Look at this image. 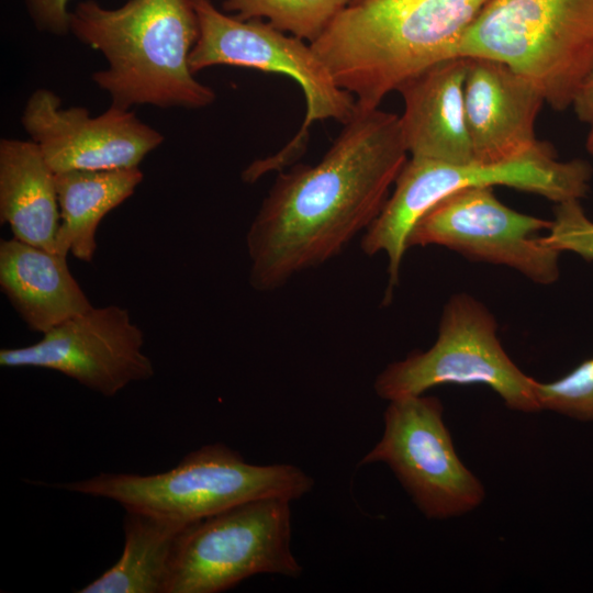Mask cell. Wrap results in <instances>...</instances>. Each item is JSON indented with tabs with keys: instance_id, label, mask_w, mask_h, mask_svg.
<instances>
[{
	"instance_id": "14",
	"label": "cell",
	"mask_w": 593,
	"mask_h": 593,
	"mask_svg": "<svg viewBox=\"0 0 593 593\" xmlns=\"http://www.w3.org/2000/svg\"><path fill=\"white\" fill-rule=\"evenodd\" d=\"M463 99L475 164L513 161L540 144L535 124L545 98L529 79L508 65L468 57Z\"/></svg>"
},
{
	"instance_id": "16",
	"label": "cell",
	"mask_w": 593,
	"mask_h": 593,
	"mask_svg": "<svg viewBox=\"0 0 593 593\" xmlns=\"http://www.w3.org/2000/svg\"><path fill=\"white\" fill-rule=\"evenodd\" d=\"M0 288L29 329L42 335L92 307L67 256L14 237L0 240Z\"/></svg>"
},
{
	"instance_id": "4",
	"label": "cell",
	"mask_w": 593,
	"mask_h": 593,
	"mask_svg": "<svg viewBox=\"0 0 593 593\" xmlns=\"http://www.w3.org/2000/svg\"><path fill=\"white\" fill-rule=\"evenodd\" d=\"M314 480L290 463L254 465L222 443L186 455L172 469L156 474L100 473L58 484L69 492L112 500L182 526L235 505L262 497L301 499Z\"/></svg>"
},
{
	"instance_id": "11",
	"label": "cell",
	"mask_w": 593,
	"mask_h": 593,
	"mask_svg": "<svg viewBox=\"0 0 593 593\" xmlns=\"http://www.w3.org/2000/svg\"><path fill=\"white\" fill-rule=\"evenodd\" d=\"M551 220L502 203L491 186L456 190L428 209L412 228L407 247L441 246L479 262L505 266L538 284L560 276V253L541 240Z\"/></svg>"
},
{
	"instance_id": "18",
	"label": "cell",
	"mask_w": 593,
	"mask_h": 593,
	"mask_svg": "<svg viewBox=\"0 0 593 593\" xmlns=\"http://www.w3.org/2000/svg\"><path fill=\"white\" fill-rule=\"evenodd\" d=\"M139 167L55 174L59 205L56 253L91 262L103 217L127 200L143 181Z\"/></svg>"
},
{
	"instance_id": "20",
	"label": "cell",
	"mask_w": 593,
	"mask_h": 593,
	"mask_svg": "<svg viewBox=\"0 0 593 593\" xmlns=\"http://www.w3.org/2000/svg\"><path fill=\"white\" fill-rule=\"evenodd\" d=\"M350 0H225L224 11L244 20L267 19L307 43L317 40Z\"/></svg>"
},
{
	"instance_id": "6",
	"label": "cell",
	"mask_w": 593,
	"mask_h": 593,
	"mask_svg": "<svg viewBox=\"0 0 593 593\" xmlns=\"http://www.w3.org/2000/svg\"><path fill=\"white\" fill-rule=\"evenodd\" d=\"M592 174L588 161H561L545 142L519 159L497 165H454L410 157L392 194L365 231L360 246L368 256L387 255L389 287L394 288L412 228L447 194L470 186H505L560 203L583 199L590 190Z\"/></svg>"
},
{
	"instance_id": "9",
	"label": "cell",
	"mask_w": 593,
	"mask_h": 593,
	"mask_svg": "<svg viewBox=\"0 0 593 593\" xmlns=\"http://www.w3.org/2000/svg\"><path fill=\"white\" fill-rule=\"evenodd\" d=\"M290 500H251L188 525L178 536L166 593H219L256 574L296 579Z\"/></svg>"
},
{
	"instance_id": "1",
	"label": "cell",
	"mask_w": 593,
	"mask_h": 593,
	"mask_svg": "<svg viewBox=\"0 0 593 593\" xmlns=\"http://www.w3.org/2000/svg\"><path fill=\"white\" fill-rule=\"evenodd\" d=\"M409 159L400 116L356 103L314 165L279 171L246 246L249 283L269 292L338 256L378 216Z\"/></svg>"
},
{
	"instance_id": "5",
	"label": "cell",
	"mask_w": 593,
	"mask_h": 593,
	"mask_svg": "<svg viewBox=\"0 0 593 593\" xmlns=\"http://www.w3.org/2000/svg\"><path fill=\"white\" fill-rule=\"evenodd\" d=\"M456 56L508 65L563 111L593 65V0H489Z\"/></svg>"
},
{
	"instance_id": "10",
	"label": "cell",
	"mask_w": 593,
	"mask_h": 593,
	"mask_svg": "<svg viewBox=\"0 0 593 593\" xmlns=\"http://www.w3.org/2000/svg\"><path fill=\"white\" fill-rule=\"evenodd\" d=\"M436 396L389 401L380 440L359 465L385 463L429 519H448L477 508L484 500L481 481L458 457Z\"/></svg>"
},
{
	"instance_id": "25",
	"label": "cell",
	"mask_w": 593,
	"mask_h": 593,
	"mask_svg": "<svg viewBox=\"0 0 593 593\" xmlns=\"http://www.w3.org/2000/svg\"><path fill=\"white\" fill-rule=\"evenodd\" d=\"M586 149L589 150V153L593 157V123L591 124V130H590L589 135H588Z\"/></svg>"
},
{
	"instance_id": "22",
	"label": "cell",
	"mask_w": 593,
	"mask_h": 593,
	"mask_svg": "<svg viewBox=\"0 0 593 593\" xmlns=\"http://www.w3.org/2000/svg\"><path fill=\"white\" fill-rule=\"evenodd\" d=\"M541 240L560 254L569 251L588 262L593 261V221L580 200L556 203L553 219Z\"/></svg>"
},
{
	"instance_id": "24",
	"label": "cell",
	"mask_w": 593,
	"mask_h": 593,
	"mask_svg": "<svg viewBox=\"0 0 593 593\" xmlns=\"http://www.w3.org/2000/svg\"><path fill=\"white\" fill-rule=\"evenodd\" d=\"M571 107L580 121L593 123V65L581 81Z\"/></svg>"
},
{
	"instance_id": "15",
	"label": "cell",
	"mask_w": 593,
	"mask_h": 593,
	"mask_svg": "<svg viewBox=\"0 0 593 593\" xmlns=\"http://www.w3.org/2000/svg\"><path fill=\"white\" fill-rule=\"evenodd\" d=\"M467 67L468 57H450L399 88L404 101L401 127L411 157L475 164L465 114Z\"/></svg>"
},
{
	"instance_id": "19",
	"label": "cell",
	"mask_w": 593,
	"mask_h": 593,
	"mask_svg": "<svg viewBox=\"0 0 593 593\" xmlns=\"http://www.w3.org/2000/svg\"><path fill=\"white\" fill-rule=\"evenodd\" d=\"M187 526L127 510L120 559L77 593H166L175 546Z\"/></svg>"
},
{
	"instance_id": "8",
	"label": "cell",
	"mask_w": 593,
	"mask_h": 593,
	"mask_svg": "<svg viewBox=\"0 0 593 593\" xmlns=\"http://www.w3.org/2000/svg\"><path fill=\"white\" fill-rule=\"evenodd\" d=\"M536 382L506 354L491 311L474 296L457 293L444 305L433 346L388 365L377 376L373 389L379 398L391 401L425 394L446 383L484 384L508 409L537 413L541 409Z\"/></svg>"
},
{
	"instance_id": "3",
	"label": "cell",
	"mask_w": 593,
	"mask_h": 593,
	"mask_svg": "<svg viewBox=\"0 0 593 593\" xmlns=\"http://www.w3.org/2000/svg\"><path fill=\"white\" fill-rule=\"evenodd\" d=\"M489 0H359L311 43L337 86L363 108L444 59Z\"/></svg>"
},
{
	"instance_id": "7",
	"label": "cell",
	"mask_w": 593,
	"mask_h": 593,
	"mask_svg": "<svg viewBox=\"0 0 593 593\" xmlns=\"http://www.w3.org/2000/svg\"><path fill=\"white\" fill-rule=\"evenodd\" d=\"M199 35L190 54L193 74L212 66H234L288 76L299 83L306 102L303 124L277 154L248 166L258 180L269 171H281L303 149L311 124L335 120L346 123L356 99L339 88L310 43L276 29L260 19H239L220 11L211 0H194Z\"/></svg>"
},
{
	"instance_id": "23",
	"label": "cell",
	"mask_w": 593,
	"mask_h": 593,
	"mask_svg": "<svg viewBox=\"0 0 593 593\" xmlns=\"http://www.w3.org/2000/svg\"><path fill=\"white\" fill-rule=\"evenodd\" d=\"M35 29L53 36L70 34V0H22Z\"/></svg>"
},
{
	"instance_id": "12",
	"label": "cell",
	"mask_w": 593,
	"mask_h": 593,
	"mask_svg": "<svg viewBox=\"0 0 593 593\" xmlns=\"http://www.w3.org/2000/svg\"><path fill=\"white\" fill-rule=\"evenodd\" d=\"M143 346V331L126 309L92 306L44 333L35 344L2 348L0 366L58 371L109 398L154 376Z\"/></svg>"
},
{
	"instance_id": "21",
	"label": "cell",
	"mask_w": 593,
	"mask_h": 593,
	"mask_svg": "<svg viewBox=\"0 0 593 593\" xmlns=\"http://www.w3.org/2000/svg\"><path fill=\"white\" fill-rule=\"evenodd\" d=\"M536 396L542 410L581 422L593 421V357L551 382H536Z\"/></svg>"
},
{
	"instance_id": "26",
	"label": "cell",
	"mask_w": 593,
	"mask_h": 593,
	"mask_svg": "<svg viewBox=\"0 0 593 593\" xmlns=\"http://www.w3.org/2000/svg\"><path fill=\"white\" fill-rule=\"evenodd\" d=\"M357 1H359V0H350V2H349V3H354V2H357Z\"/></svg>"
},
{
	"instance_id": "17",
	"label": "cell",
	"mask_w": 593,
	"mask_h": 593,
	"mask_svg": "<svg viewBox=\"0 0 593 593\" xmlns=\"http://www.w3.org/2000/svg\"><path fill=\"white\" fill-rule=\"evenodd\" d=\"M59 205L55 172L37 145L0 139V222L13 237L56 253Z\"/></svg>"
},
{
	"instance_id": "13",
	"label": "cell",
	"mask_w": 593,
	"mask_h": 593,
	"mask_svg": "<svg viewBox=\"0 0 593 593\" xmlns=\"http://www.w3.org/2000/svg\"><path fill=\"white\" fill-rule=\"evenodd\" d=\"M20 121L55 174L135 168L165 139L131 109L111 104L92 116L83 107L64 108L47 88L30 94Z\"/></svg>"
},
{
	"instance_id": "2",
	"label": "cell",
	"mask_w": 593,
	"mask_h": 593,
	"mask_svg": "<svg viewBox=\"0 0 593 593\" xmlns=\"http://www.w3.org/2000/svg\"><path fill=\"white\" fill-rule=\"evenodd\" d=\"M70 34L103 56L105 67L91 79L112 105L197 110L215 101L189 65L199 35L194 0H127L118 8L80 1Z\"/></svg>"
}]
</instances>
